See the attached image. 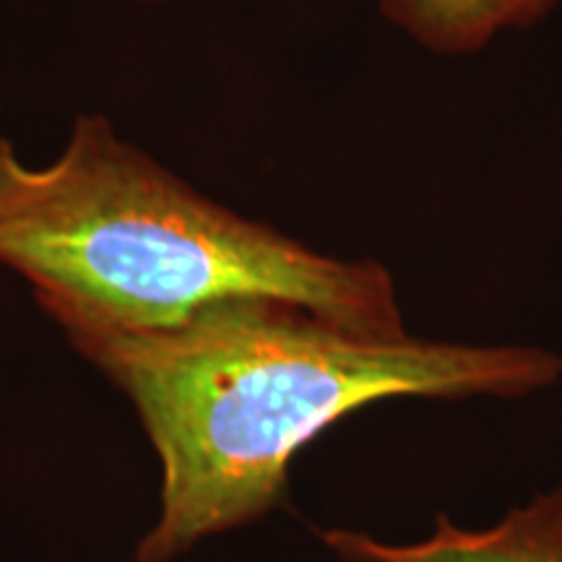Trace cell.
Returning <instances> with one entry per match:
<instances>
[{"instance_id": "7a4b0ae2", "label": "cell", "mask_w": 562, "mask_h": 562, "mask_svg": "<svg viewBox=\"0 0 562 562\" xmlns=\"http://www.w3.org/2000/svg\"><path fill=\"white\" fill-rule=\"evenodd\" d=\"M0 266L60 328H157L263 297L368 336L409 334L385 266L326 256L211 201L104 115H81L47 165L0 138Z\"/></svg>"}, {"instance_id": "3957f363", "label": "cell", "mask_w": 562, "mask_h": 562, "mask_svg": "<svg viewBox=\"0 0 562 562\" xmlns=\"http://www.w3.org/2000/svg\"><path fill=\"white\" fill-rule=\"evenodd\" d=\"M323 542L347 562H562V482L487 529H463L440 513L419 542L391 544L357 531H326Z\"/></svg>"}, {"instance_id": "6da1fadb", "label": "cell", "mask_w": 562, "mask_h": 562, "mask_svg": "<svg viewBox=\"0 0 562 562\" xmlns=\"http://www.w3.org/2000/svg\"><path fill=\"white\" fill-rule=\"evenodd\" d=\"M136 406L161 461L138 562L277 508L300 448L385 398H521L562 378L539 347L368 336L281 300H227L170 326L63 328Z\"/></svg>"}, {"instance_id": "277c9868", "label": "cell", "mask_w": 562, "mask_h": 562, "mask_svg": "<svg viewBox=\"0 0 562 562\" xmlns=\"http://www.w3.org/2000/svg\"><path fill=\"white\" fill-rule=\"evenodd\" d=\"M396 32L440 58L487 50L503 34L542 24L562 0H375Z\"/></svg>"}, {"instance_id": "5b68a950", "label": "cell", "mask_w": 562, "mask_h": 562, "mask_svg": "<svg viewBox=\"0 0 562 562\" xmlns=\"http://www.w3.org/2000/svg\"><path fill=\"white\" fill-rule=\"evenodd\" d=\"M144 3H157V0H144Z\"/></svg>"}]
</instances>
